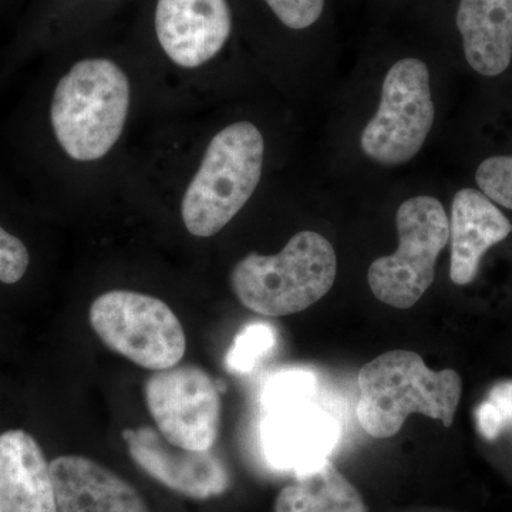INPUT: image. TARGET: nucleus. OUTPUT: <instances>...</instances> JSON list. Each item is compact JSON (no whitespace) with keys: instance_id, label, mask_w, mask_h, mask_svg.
I'll return each instance as SVG.
<instances>
[{"instance_id":"nucleus-1","label":"nucleus","mask_w":512,"mask_h":512,"mask_svg":"<svg viewBox=\"0 0 512 512\" xmlns=\"http://www.w3.org/2000/svg\"><path fill=\"white\" fill-rule=\"evenodd\" d=\"M357 419L369 436L389 439L413 413L453 424L463 383L456 370L434 372L416 352L392 350L359 372Z\"/></svg>"},{"instance_id":"nucleus-2","label":"nucleus","mask_w":512,"mask_h":512,"mask_svg":"<svg viewBox=\"0 0 512 512\" xmlns=\"http://www.w3.org/2000/svg\"><path fill=\"white\" fill-rule=\"evenodd\" d=\"M338 259L332 244L313 231L291 238L279 254L251 252L231 272V286L249 311L281 318L305 311L332 289Z\"/></svg>"},{"instance_id":"nucleus-3","label":"nucleus","mask_w":512,"mask_h":512,"mask_svg":"<svg viewBox=\"0 0 512 512\" xmlns=\"http://www.w3.org/2000/svg\"><path fill=\"white\" fill-rule=\"evenodd\" d=\"M130 83L107 59L74 64L53 94V130L64 153L76 161H96L116 146L126 124Z\"/></svg>"},{"instance_id":"nucleus-4","label":"nucleus","mask_w":512,"mask_h":512,"mask_svg":"<svg viewBox=\"0 0 512 512\" xmlns=\"http://www.w3.org/2000/svg\"><path fill=\"white\" fill-rule=\"evenodd\" d=\"M264 153L261 131L248 121L231 124L212 138L181 205L191 235L218 234L244 208L261 181Z\"/></svg>"},{"instance_id":"nucleus-5","label":"nucleus","mask_w":512,"mask_h":512,"mask_svg":"<svg viewBox=\"0 0 512 512\" xmlns=\"http://www.w3.org/2000/svg\"><path fill=\"white\" fill-rule=\"evenodd\" d=\"M399 248L370 265L367 282L380 302L409 309L434 281L437 258L450 241V221L430 195L404 201L397 210Z\"/></svg>"},{"instance_id":"nucleus-6","label":"nucleus","mask_w":512,"mask_h":512,"mask_svg":"<svg viewBox=\"0 0 512 512\" xmlns=\"http://www.w3.org/2000/svg\"><path fill=\"white\" fill-rule=\"evenodd\" d=\"M90 325L113 352L144 369H170L183 360L187 339L180 319L161 299L110 291L90 306Z\"/></svg>"},{"instance_id":"nucleus-7","label":"nucleus","mask_w":512,"mask_h":512,"mask_svg":"<svg viewBox=\"0 0 512 512\" xmlns=\"http://www.w3.org/2000/svg\"><path fill=\"white\" fill-rule=\"evenodd\" d=\"M433 123L429 67L406 57L384 77L379 109L363 130L360 147L377 164H404L419 153Z\"/></svg>"},{"instance_id":"nucleus-8","label":"nucleus","mask_w":512,"mask_h":512,"mask_svg":"<svg viewBox=\"0 0 512 512\" xmlns=\"http://www.w3.org/2000/svg\"><path fill=\"white\" fill-rule=\"evenodd\" d=\"M144 397L158 431L170 443L197 451L214 447L221 396L210 373L194 365L158 370L148 377Z\"/></svg>"},{"instance_id":"nucleus-9","label":"nucleus","mask_w":512,"mask_h":512,"mask_svg":"<svg viewBox=\"0 0 512 512\" xmlns=\"http://www.w3.org/2000/svg\"><path fill=\"white\" fill-rule=\"evenodd\" d=\"M123 439L134 463L175 493L208 500L228 490L227 467L211 450L175 446L150 426L124 430Z\"/></svg>"},{"instance_id":"nucleus-10","label":"nucleus","mask_w":512,"mask_h":512,"mask_svg":"<svg viewBox=\"0 0 512 512\" xmlns=\"http://www.w3.org/2000/svg\"><path fill=\"white\" fill-rule=\"evenodd\" d=\"M339 439L338 419L313 400L272 410L262 424L266 460L295 476L329 460Z\"/></svg>"},{"instance_id":"nucleus-11","label":"nucleus","mask_w":512,"mask_h":512,"mask_svg":"<svg viewBox=\"0 0 512 512\" xmlns=\"http://www.w3.org/2000/svg\"><path fill=\"white\" fill-rule=\"evenodd\" d=\"M231 29L228 0H158V42L165 55L185 69L214 59Z\"/></svg>"},{"instance_id":"nucleus-12","label":"nucleus","mask_w":512,"mask_h":512,"mask_svg":"<svg viewBox=\"0 0 512 512\" xmlns=\"http://www.w3.org/2000/svg\"><path fill=\"white\" fill-rule=\"evenodd\" d=\"M50 473L59 512H151L136 487L90 458L57 457Z\"/></svg>"},{"instance_id":"nucleus-13","label":"nucleus","mask_w":512,"mask_h":512,"mask_svg":"<svg viewBox=\"0 0 512 512\" xmlns=\"http://www.w3.org/2000/svg\"><path fill=\"white\" fill-rule=\"evenodd\" d=\"M451 281L471 284L485 252L512 232L511 221L487 195L464 188L454 195L450 220Z\"/></svg>"},{"instance_id":"nucleus-14","label":"nucleus","mask_w":512,"mask_h":512,"mask_svg":"<svg viewBox=\"0 0 512 512\" xmlns=\"http://www.w3.org/2000/svg\"><path fill=\"white\" fill-rule=\"evenodd\" d=\"M0 512H59L50 463L25 430L0 434Z\"/></svg>"},{"instance_id":"nucleus-15","label":"nucleus","mask_w":512,"mask_h":512,"mask_svg":"<svg viewBox=\"0 0 512 512\" xmlns=\"http://www.w3.org/2000/svg\"><path fill=\"white\" fill-rule=\"evenodd\" d=\"M456 23L477 73L500 76L512 60V0H461Z\"/></svg>"},{"instance_id":"nucleus-16","label":"nucleus","mask_w":512,"mask_h":512,"mask_svg":"<svg viewBox=\"0 0 512 512\" xmlns=\"http://www.w3.org/2000/svg\"><path fill=\"white\" fill-rule=\"evenodd\" d=\"M275 512H367L355 485L330 463L296 474L275 501Z\"/></svg>"},{"instance_id":"nucleus-17","label":"nucleus","mask_w":512,"mask_h":512,"mask_svg":"<svg viewBox=\"0 0 512 512\" xmlns=\"http://www.w3.org/2000/svg\"><path fill=\"white\" fill-rule=\"evenodd\" d=\"M276 330L266 322L249 323L235 336L225 365L235 375H248L274 350Z\"/></svg>"},{"instance_id":"nucleus-18","label":"nucleus","mask_w":512,"mask_h":512,"mask_svg":"<svg viewBox=\"0 0 512 512\" xmlns=\"http://www.w3.org/2000/svg\"><path fill=\"white\" fill-rule=\"evenodd\" d=\"M318 389V377L308 369H286L269 377L262 390L266 412L303 402H311Z\"/></svg>"},{"instance_id":"nucleus-19","label":"nucleus","mask_w":512,"mask_h":512,"mask_svg":"<svg viewBox=\"0 0 512 512\" xmlns=\"http://www.w3.org/2000/svg\"><path fill=\"white\" fill-rule=\"evenodd\" d=\"M480 191L494 204L512 210V156L490 157L478 167Z\"/></svg>"},{"instance_id":"nucleus-20","label":"nucleus","mask_w":512,"mask_h":512,"mask_svg":"<svg viewBox=\"0 0 512 512\" xmlns=\"http://www.w3.org/2000/svg\"><path fill=\"white\" fill-rule=\"evenodd\" d=\"M286 28L303 30L311 28L322 16L326 0H265Z\"/></svg>"},{"instance_id":"nucleus-21","label":"nucleus","mask_w":512,"mask_h":512,"mask_svg":"<svg viewBox=\"0 0 512 512\" xmlns=\"http://www.w3.org/2000/svg\"><path fill=\"white\" fill-rule=\"evenodd\" d=\"M30 256L26 245L0 227V282L16 284L28 271Z\"/></svg>"},{"instance_id":"nucleus-22","label":"nucleus","mask_w":512,"mask_h":512,"mask_svg":"<svg viewBox=\"0 0 512 512\" xmlns=\"http://www.w3.org/2000/svg\"><path fill=\"white\" fill-rule=\"evenodd\" d=\"M476 417L478 431L484 439L495 440L504 430L505 423L500 410L488 399L477 407Z\"/></svg>"},{"instance_id":"nucleus-23","label":"nucleus","mask_w":512,"mask_h":512,"mask_svg":"<svg viewBox=\"0 0 512 512\" xmlns=\"http://www.w3.org/2000/svg\"><path fill=\"white\" fill-rule=\"evenodd\" d=\"M488 400L493 402L503 416L505 426H512V380L495 384L488 393Z\"/></svg>"}]
</instances>
